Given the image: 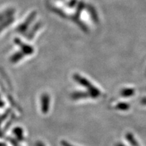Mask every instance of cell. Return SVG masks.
Segmentation results:
<instances>
[{
	"instance_id": "cell-1",
	"label": "cell",
	"mask_w": 146,
	"mask_h": 146,
	"mask_svg": "<svg viewBox=\"0 0 146 146\" xmlns=\"http://www.w3.org/2000/svg\"><path fill=\"white\" fill-rule=\"evenodd\" d=\"M43 98H42V101L41 102L42 103H45L44 104H42V110H43V111H45V112H46V107H45V105L48 106V104H46V102H48V97L47 96H44L43 97Z\"/></svg>"
},
{
	"instance_id": "cell-2",
	"label": "cell",
	"mask_w": 146,
	"mask_h": 146,
	"mask_svg": "<svg viewBox=\"0 0 146 146\" xmlns=\"http://www.w3.org/2000/svg\"><path fill=\"white\" fill-rule=\"evenodd\" d=\"M63 145H64V146H72V145H70V144H68V143H66V142H64V143H63Z\"/></svg>"
}]
</instances>
